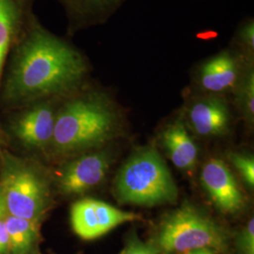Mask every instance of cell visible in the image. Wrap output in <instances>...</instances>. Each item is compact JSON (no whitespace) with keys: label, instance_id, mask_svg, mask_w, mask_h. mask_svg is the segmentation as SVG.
Segmentation results:
<instances>
[{"label":"cell","instance_id":"8fae6325","mask_svg":"<svg viewBox=\"0 0 254 254\" xmlns=\"http://www.w3.org/2000/svg\"><path fill=\"white\" fill-rule=\"evenodd\" d=\"M200 181L220 212L235 215L245 207V196L234 174L222 160L212 158L204 164L200 173Z\"/></svg>","mask_w":254,"mask_h":254},{"label":"cell","instance_id":"277c9868","mask_svg":"<svg viewBox=\"0 0 254 254\" xmlns=\"http://www.w3.org/2000/svg\"><path fill=\"white\" fill-rule=\"evenodd\" d=\"M151 243L162 254H185L198 249L223 253L228 250L229 236L206 213L186 202L162 218Z\"/></svg>","mask_w":254,"mask_h":254},{"label":"cell","instance_id":"7a4b0ae2","mask_svg":"<svg viewBox=\"0 0 254 254\" xmlns=\"http://www.w3.org/2000/svg\"><path fill=\"white\" fill-rule=\"evenodd\" d=\"M123 120L122 110L109 92L87 81L60 102L51 144L61 154L100 147L118 134Z\"/></svg>","mask_w":254,"mask_h":254},{"label":"cell","instance_id":"7c38bea8","mask_svg":"<svg viewBox=\"0 0 254 254\" xmlns=\"http://www.w3.org/2000/svg\"><path fill=\"white\" fill-rule=\"evenodd\" d=\"M36 0H0V89L11 47L35 14ZM0 128V145H1Z\"/></svg>","mask_w":254,"mask_h":254},{"label":"cell","instance_id":"ffe728a7","mask_svg":"<svg viewBox=\"0 0 254 254\" xmlns=\"http://www.w3.org/2000/svg\"><path fill=\"white\" fill-rule=\"evenodd\" d=\"M120 254H162L151 242L142 241L136 234L128 237L127 244Z\"/></svg>","mask_w":254,"mask_h":254},{"label":"cell","instance_id":"ba28073f","mask_svg":"<svg viewBox=\"0 0 254 254\" xmlns=\"http://www.w3.org/2000/svg\"><path fill=\"white\" fill-rule=\"evenodd\" d=\"M140 218L137 214L123 211L107 202L92 199L77 200L71 208L73 232L85 240L98 238L121 224Z\"/></svg>","mask_w":254,"mask_h":254},{"label":"cell","instance_id":"e0dca14e","mask_svg":"<svg viewBox=\"0 0 254 254\" xmlns=\"http://www.w3.org/2000/svg\"><path fill=\"white\" fill-rule=\"evenodd\" d=\"M228 46L247 62H254V19L247 17L236 27Z\"/></svg>","mask_w":254,"mask_h":254},{"label":"cell","instance_id":"7402d4cb","mask_svg":"<svg viewBox=\"0 0 254 254\" xmlns=\"http://www.w3.org/2000/svg\"><path fill=\"white\" fill-rule=\"evenodd\" d=\"M7 215H8V212H7V208H6L5 200H4L2 190L0 189V221L4 220L5 218L7 217Z\"/></svg>","mask_w":254,"mask_h":254},{"label":"cell","instance_id":"4fadbf2b","mask_svg":"<svg viewBox=\"0 0 254 254\" xmlns=\"http://www.w3.org/2000/svg\"><path fill=\"white\" fill-rule=\"evenodd\" d=\"M67 17V37L106 24L127 0H58Z\"/></svg>","mask_w":254,"mask_h":254},{"label":"cell","instance_id":"8992f818","mask_svg":"<svg viewBox=\"0 0 254 254\" xmlns=\"http://www.w3.org/2000/svg\"><path fill=\"white\" fill-rule=\"evenodd\" d=\"M250 64L254 62H247L229 46L224 47L193 68L194 94L232 93L243 70Z\"/></svg>","mask_w":254,"mask_h":254},{"label":"cell","instance_id":"5b68a950","mask_svg":"<svg viewBox=\"0 0 254 254\" xmlns=\"http://www.w3.org/2000/svg\"><path fill=\"white\" fill-rule=\"evenodd\" d=\"M0 189L8 215L39 222L50 205L46 178L33 165L12 154L1 157Z\"/></svg>","mask_w":254,"mask_h":254},{"label":"cell","instance_id":"44dd1931","mask_svg":"<svg viewBox=\"0 0 254 254\" xmlns=\"http://www.w3.org/2000/svg\"><path fill=\"white\" fill-rule=\"evenodd\" d=\"M0 254H9V236L5 221H0Z\"/></svg>","mask_w":254,"mask_h":254},{"label":"cell","instance_id":"d6986e66","mask_svg":"<svg viewBox=\"0 0 254 254\" xmlns=\"http://www.w3.org/2000/svg\"><path fill=\"white\" fill-rule=\"evenodd\" d=\"M236 254H254V219L251 218L236 236Z\"/></svg>","mask_w":254,"mask_h":254},{"label":"cell","instance_id":"9a60e30c","mask_svg":"<svg viewBox=\"0 0 254 254\" xmlns=\"http://www.w3.org/2000/svg\"><path fill=\"white\" fill-rule=\"evenodd\" d=\"M9 236V254H33L39 243L40 223L7 215L4 219Z\"/></svg>","mask_w":254,"mask_h":254},{"label":"cell","instance_id":"603a6c76","mask_svg":"<svg viewBox=\"0 0 254 254\" xmlns=\"http://www.w3.org/2000/svg\"><path fill=\"white\" fill-rule=\"evenodd\" d=\"M183 254H218V252L212 250V249H198V250H193L190 252H187Z\"/></svg>","mask_w":254,"mask_h":254},{"label":"cell","instance_id":"ac0fdd59","mask_svg":"<svg viewBox=\"0 0 254 254\" xmlns=\"http://www.w3.org/2000/svg\"><path fill=\"white\" fill-rule=\"evenodd\" d=\"M230 160L250 189L254 187V159L247 154H230Z\"/></svg>","mask_w":254,"mask_h":254},{"label":"cell","instance_id":"2e32d148","mask_svg":"<svg viewBox=\"0 0 254 254\" xmlns=\"http://www.w3.org/2000/svg\"><path fill=\"white\" fill-rule=\"evenodd\" d=\"M233 103L247 124L254 121V64H248L232 91Z\"/></svg>","mask_w":254,"mask_h":254},{"label":"cell","instance_id":"9c48e42d","mask_svg":"<svg viewBox=\"0 0 254 254\" xmlns=\"http://www.w3.org/2000/svg\"><path fill=\"white\" fill-rule=\"evenodd\" d=\"M181 113L186 125L200 136L223 135L227 133L232 122L227 95L193 94Z\"/></svg>","mask_w":254,"mask_h":254},{"label":"cell","instance_id":"30bf717a","mask_svg":"<svg viewBox=\"0 0 254 254\" xmlns=\"http://www.w3.org/2000/svg\"><path fill=\"white\" fill-rule=\"evenodd\" d=\"M111 162L112 157L108 151L82 154L59 171L57 186L64 195L84 194L100 185Z\"/></svg>","mask_w":254,"mask_h":254},{"label":"cell","instance_id":"52a82bcc","mask_svg":"<svg viewBox=\"0 0 254 254\" xmlns=\"http://www.w3.org/2000/svg\"><path fill=\"white\" fill-rule=\"evenodd\" d=\"M61 100L62 98L42 99L13 109L17 113L10 121V129L23 145L38 150L51 144Z\"/></svg>","mask_w":254,"mask_h":254},{"label":"cell","instance_id":"3957f363","mask_svg":"<svg viewBox=\"0 0 254 254\" xmlns=\"http://www.w3.org/2000/svg\"><path fill=\"white\" fill-rule=\"evenodd\" d=\"M116 197L123 203L154 206L174 202L178 190L172 173L154 147L132 154L114 181Z\"/></svg>","mask_w":254,"mask_h":254},{"label":"cell","instance_id":"6da1fadb","mask_svg":"<svg viewBox=\"0 0 254 254\" xmlns=\"http://www.w3.org/2000/svg\"><path fill=\"white\" fill-rule=\"evenodd\" d=\"M5 70L0 99L13 110L69 95L88 81L91 65L68 38L52 33L34 14L11 47Z\"/></svg>","mask_w":254,"mask_h":254},{"label":"cell","instance_id":"5bb4252c","mask_svg":"<svg viewBox=\"0 0 254 254\" xmlns=\"http://www.w3.org/2000/svg\"><path fill=\"white\" fill-rule=\"evenodd\" d=\"M161 142L175 167L187 172L195 168L199 154L198 147L188 131L181 112L164 127Z\"/></svg>","mask_w":254,"mask_h":254}]
</instances>
